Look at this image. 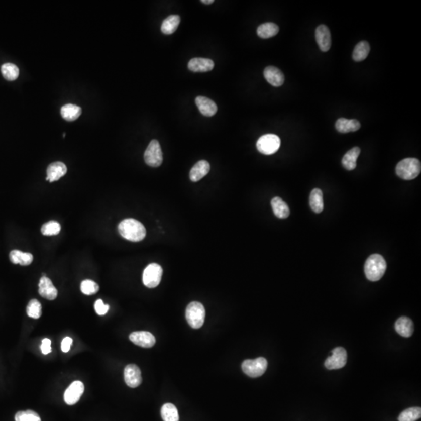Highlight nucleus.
<instances>
[{"instance_id":"nucleus-36","label":"nucleus","mask_w":421,"mask_h":421,"mask_svg":"<svg viewBox=\"0 0 421 421\" xmlns=\"http://www.w3.org/2000/svg\"><path fill=\"white\" fill-rule=\"evenodd\" d=\"M16 421H42L39 415L35 411H19L15 415Z\"/></svg>"},{"instance_id":"nucleus-14","label":"nucleus","mask_w":421,"mask_h":421,"mask_svg":"<svg viewBox=\"0 0 421 421\" xmlns=\"http://www.w3.org/2000/svg\"><path fill=\"white\" fill-rule=\"evenodd\" d=\"M39 288V294L45 299H49V300H54L57 297V289L48 277L42 276L41 278Z\"/></svg>"},{"instance_id":"nucleus-33","label":"nucleus","mask_w":421,"mask_h":421,"mask_svg":"<svg viewBox=\"0 0 421 421\" xmlns=\"http://www.w3.org/2000/svg\"><path fill=\"white\" fill-rule=\"evenodd\" d=\"M27 314L34 319H39L42 316V305L39 300L33 299L28 303Z\"/></svg>"},{"instance_id":"nucleus-30","label":"nucleus","mask_w":421,"mask_h":421,"mask_svg":"<svg viewBox=\"0 0 421 421\" xmlns=\"http://www.w3.org/2000/svg\"><path fill=\"white\" fill-rule=\"evenodd\" d=\"M161 416L164 421H179V413L173 404L165 403L161 409Z\"/></svg>"},{"instance_id":"nucleus-8","label":"nucleus","mask_w":421,"mask_h":421,"mask_svg":"<svg viewBox=\"0 0 421 421\" xmlns=\"http://www.w3.org/2000/svg\"><path fill=\"white\" fill-rule=\"evenodd\" d=\"M162 268L155 263L150 264L143 273V282L148 288H155L159 285L162 276Z\"/></svg>"},{"instance_id":"nucleus-17","label":"nucleus","mask_w":421,"mask_h":421,"mask_svg":"<svg viewBox=\"0 0 421 421\" xmlns=\"http://www.w3.org/2000/svg\"><path fill=\"white\" fill-rule=\"evenodd\" d=\"M264 76L267 81L274 87H280L283 84L285 77L282 72L275 66H268L264 70Z\"/></svg>"},{"instance_id":"nucleus-3","label":"nucleus","mask_w":421,"mask_h":421,"mask_svg":"<svg viewBox=\"0 0 421 421\" xmlns=\"http://www.w3.org/2000/svg\"><path fill=\"white\" fill-rule=\"evenodd\" d=\"M420 171V162L414 158L403 159L398 162L395 168L397 176L405 180H411L417 177Z\"/></svg>"},{"instance_id":"nucleus-21","label":"nucleus","mask_w":421,"mask_h":421,"mask_svg":"<svg viewBox=\"0 0 421 421\" xmlns=\"http://www.w3.org/2000/svg\"><path fill=\"white\" fill-rule=\"evenodd\" d=\"M360 128V124L357 120L340 118L336 121V129L342 134L355 132Z\"/></svg>"},{"instance_id":"nucleus-40","label":"nucleus","mask_w":421,"mask_h":421,"mask_svg":"<svg viewBox=\"0 0 421 421\" xmlns=\"http://www.w3.org/2000/svg\"><path fill=\"white\" fill-rule=\"evenodd\" d=\"M200 2H201L202 4H207V5H208V4H213V3H214V0H202Z\"/></svg>"},{"instance_id":"nucleus-12","label":"nucleus","mask_w":421,"mask_h":421,"mask_svg":"<svg viewBox=\"0 0 421 421\" xmlns=\"http://www.w3.org/2000/svg\"><path fill=\"white\" fill-rule=\"evenodd\" d=\"M129 338L133 343L143 348H151L156 342L155 336L152 333L145 331L134 332L130 335Z\"/></svg>"},{"instance_id":"nucleus-32","label":"nucleus","mask_w":421,"mask_h":421,"mask_svg":"<svg viewBox=\"0 0 421 421\" xmlns=\"http://www.w3.org/2000/svg\"><path fill=\"white\" fill-rule=\"evenodd\" d=\"M421 416L420 407H412L405 409L398 416V421H416Z\"/></svg>"},{"instance_id":"nucleus-4","label":"nucleus","mask_w":421,"mask_h":421,"mask_svg":"<svg viewBox=\"0 0 421 421\" xmlns=\"http://www.w3.org/2000/svg\"><path fill=\"white\" fill-rule=\"evenodd\" d=\"M186 319L190 327L198 329L202 327L205 319V309L199 302H192L186 310Z\"/></svg>"},{"instance_id":"nucleus-23","label":"nucleus","mask_w":421,"mask_h":421,"mask_svg":"<svg viewBox=\"0 0 421 421\" xmlns=\"http://www.w3.org/2000/svg\"><path fill=\"white\" fill-rule=\"evenodd\" d=\"M360 154V149L358 147L352 148L343 156L342 163L343 167L347 170L351 171L357 167V160Z\"/></svg>"},{"instance_id":"nucleus-35","label":"nucleus","mask_w":421,"mask_h":421,"mask_svg":"<svg viewBox=\"0 0 421 421\" xmlns=\"http://www.w3.org/2000/svg\"><path fill=\"white\" fill-rule=\"evenodd\" d=\"M80 290L84 294L87 296L95 294L99 290V286L94 281L87 280L83 281L80 285Z\"/></svg>"},{"instance_id":"nucleus-15","label":"nucleus","mask_w":421,"mask_h":421,"mask_svg":"<svg viewBox=\"0 0 421 421\" xmlns=\"http://www.w3.org/2000/svg\"><path fill=\"white\" fill-rule=\"evenodd\" d=\"M214 66V62L206 58H193L188 63V69L194 73L211 71L213 70Z\"/></svg>"},{"instance_id":"nucleus-5","label":"nucleus","mask_w":421,"mask_h":421,"mask_svg":"<svg viewBox=\"0 0 421 421\" xmlns=\"http://www.w3.org/2000/svg\"><path fill=\"white\" fill-rule=\"evenodd\" d=\"M267 367L268 362L264 357H258L254 360H246L242 364L243 371L251 378H258L263 375L266 371Z\"/></svg>"},{"instance_id":"nucleus-18","label":"nucleus","mask_w":421,"mask_h":421,"mask_svg":"<svg viewBox=\"0 0 421 421\" xmlns=\"http://www.w3.org/2000/svg\"><path fill=\"white\" fill-rule=\"evenodd\" d=\"M67 172L66 165L61 162H56L50 164L47 169L46 180L52 182L57 181L60 178L64 176Z\"/></svg>"},{"instance_id":"nucleus-13","label":"nucleus","mask_w":421,"mask_h":421,"mask_svg":"<svg viewBox=\"0 0 421 421\" xmlns=\"http://www.w3.org/2000/svg\"><path fill=\"white\" fill-rule=\"evenodd\" d=\"M315 38L322 52H328L330 49L332 41H331L330 31L327 26L320 25L318 27L315 32Z\"/></svg>"},{"instance_id":"nucleus-7","label":"nucleus","mask_w":421,"mask_h":421,"mask_svg":"<svg viewBox=\"0 0 421 421\" xmlns=\"http://www.w3.org/2000/svg\"><path fill=\"white\" fill-rule=\"evenodd\" d=\"M145 163L151 167H159L163 161L162 148L157 140H152L145 152Z\"/></svg>"},{"instance_id":"nucleus-27","label":"nucleus","mask_w":421,"mask_h":421,"mask_svg":"<svg viewBox=\"0 0 421 421\" xmlns=\"http://www.w3.org/2000/svg\"><path fill=\"white\" fill-rule=\"evenodd\" d=\"M310 205L315 213H321L323 211L324 208L323 193L320 189L315 188L312 190L310 195Z\"/></svg>"},{"instance_id":"nucleus-24","label":"nucleus","mask_w":421,"mask_h":421,"mask_svg":"<svg viewBox=\"0 0 421 421\" xmlns=\"http://www.w3.org/2000/svg\"><path fill=\"white\" fill-rule=\"evenodd\" d=\"M271 204L274 214L279 219H286L289 216V207L281 197H274L271 201Z\"/></svg>"},{"instance_id":"nucleus-39","label":"nucleus","mask_w":421,"mask_h":421,"mask_svg":"<svg viewBox=\"0 0 421 421\" xmlns=\"http://www.w3.org/2000/svg\"><path fill=\"white\" fill-rule=\"evenodd\" d=\"M72 344H73V340H72V338H64V339H63V341H62V351H63V353H67V352L70 351V347H71Z\"/></svg>"},{"instance_id":"nucleus-31","label":"nucleus","mask_w":421,"mask_h":421,"mask_svg":"<svg viewBox=\"0 0 421 421\" xmlns=\"http://www.w3.org/2000/svg\"><path fill=\"white\" fill-rule=\"evenodd\" d=\"M1 71L4 78L10 81L16 80L20 73L19 68L13 63H5L3 65Z\"/></svg>"},{"instance_id":"nucleus-22","label":"nucleus","mask_w":421,"mask_h":421,"mask_svg":"<svg viewBox=\"0 0 421 421\" xmlns=\"http://www.w3.org/2000/svg\"><path fill=\"white\" fill-rule=\"evenodd\" d=\"M10 260L15 265L27 266V265H31L33 261V255L30 253H25L18 250H14L10 253Z\"/></svg>"},{"instance_id":"nucleus-29","label":"nucleus","mask_w":421,"mask_h":421,"mask_svg":"<svg viewBox=\"0 0 421 421\" xmlns=\"http://www.w3.org/2000/svg\"><path fill=\"white\" fill-rule=\"evenodd\" d=\"M370 52V45L366 41L359 42L353 52V59L354 61H363L368 56Z\"/></svg>"},{"instance_id":"nucleus-25","label":"nucleus","mask_w":421,"mask_h":421,"mask_svg":"<svg viewBox=\"0 0 421 421\" xmlns=\"http://www.w3.org/2000/svg\"><path fill=\"white\" fill-rule=\"evenodd\" d=\"M81 114V108L76 104H66L61 108L62 117L69 122L77 120Z\"/></svg>"},{"instance_id":"nucleus-10","label":"nucleus","mask_w":421,"mask_h":421,"mask_svg":"<svg viewBox=\"0 0 421 421\" xmlns=\"http://www.w3.org/2000/svg\"><path fill=\"white\" fill-rule=\"evenodd\" d=\"M84 392V385L81 381H76L66 390L64 393V401L67 405H72L80 400V397Z\"/></svg>"},{"instance_id":"nucleus-11","label":"nucleus","mask_w":421,"mask_h":421,"mask_svg":"<svg viewBox=\"0 0 421 421\" xmlns=\"http://www.w3.org/2000/svg\"><path fill=\"white\" fill-rule=\"evenodd\" d=\"M124 380L127 386L137 388L142 382L141 370L135 364H129L124 370Z\"/></svg>"},{"instance_id":"nucleus-20","label":"nucleus","mask_w":421,"mask_h":421,"mask_svg":"<svg viewBox=\"0 0 421 421\" xmlns=\"http://www.w3.org/2000/svg\"><path fill=\"white\" fill-rule=\"evenodd\" d=\"M210 171V164L205 160L199 161L193 165L190 172V179L192 182H197L204 177Z\"/></svg>"},{"instance_id":"nucleus-37","label":"nucleus","mask_w":421,"mask_h":421,"mask_svg":"<svg viewBox=\"0 0 421 421\" xmlns=\"http://www.w3.org/2000/svg\"><path fill=\"white\" fill-rule=\"evenodd\" d=\"M94 309H95L96 313L97 314L104 315L109 311L110 306L107 304H104L101 299H97V301L94 303Z\"/></svg>"},{"instance_id":"nucleus-19","label":"nucleus","mask_w":421,"mask_h":421,"mask_svg":"<svg viewBox=\"0 0 421 421\" xmlns=\"http://www.w3.org/2000/svg\"><path fill=\"white\" fill-rule=\"evenodd\" d=\"M395 329L398 335L402 337L409 338L412 336L414 328L410 319L401 317L395 322Z\"/></svg>"},{"instance_id":"nucleus-16","label":"nucleus","mask_w":421,"mask_h":421,"mask_svg":"<svg viewBox=\"0 0 421 421\" xmlns=\"http://www.w3.org/2000/svg\"><path fill=\"white\" fill-rule=\"evenodd\" d=\"M195 102H196L200 114L204 115V117H213L217 113V106L210 98L203 97V96H198V97H196Z\"/></svg>"},{"instance_id":"nucleus-28","label":"nucleus","mask_w":421,"mask_h":421,"mask_svg":"<svg viewBox=\"0 0 421 421\" xmlns=\"http://www.w3.org/2000/svg\"><path fill=\"white\" fill-rule=\"evenodd\" d=\"M279 28L274 23H265L260 25L257 30L258 36L261 39H269L279 33Z\"/></svg>"},{"instance_id":"nucleus-9","label":"nucleus","mask_w":421,"mask_h":421,"mask_svg":"<svg viewBox=\"0 0 421 421\" xmlns=\"http://www.w3.org/2000/svg\"><path fill=\"white\" fill-rule=\"evenodd\" d=\"M333 355L328 357L325 366L329 370L341 369L347 362V353L343 347H336L332 351Z\"/></svg>"},{"instance_id":"nucleus-34","label":"nucleus","mask_w":421,"mask_h":421,"mask_svg":"<svg viewBox=\"0 0 421 421\" xmlns=\"http://www.w3.org/2000/svg\"><path fill=\"white\" fill-rule=\"evenodd\" d=\"M44 236H56L61 231V226L56 221H50L45 223L41 229Z\"/></svg>"},{"instance_id":"nucleus-2","label":"nucleus","mask_w":421,"mask_h":421,"mask_svg":"<svg viewBox=\"0 0 421 421\" xmlns=\"http://www.w3.org/2000/svg\"><path fill=\"white\" fill-rule=\"evenodd\" d=\"M385 258L380 254H374L367 258L364 265V272L368 280L377 282L382 278L386 271Z\"/></svg>"},{"instance_id":"nucleus-6","label":"nucleus","mask_w":421,"mask_h":421,"mask_svg":"<svg viewBox=\"0 0 421 421\" xmlns=\"http://www.w3.org/2000/svg\"><path fill=\"white\" fill-rule=\"evenodd\" d=\"M280 138L275 134L263 135L257 142L258 152L267 155L275 154L280 148Z\"/></svg>"},{"instance_id":"nucleus-1","label":"nucleus","mask_w":421,"mask_h":421,"mask_svg":"<svg viewBox=\"0 0 421 421\" xmlns=\"http://www.w3.org/2000/svg\"><path fill=\"white\" fill-rule=\"evenodd\" d=\"M119 233L126 240L139 242L145 239L146 230L144 225L134 219L123 220L118 226Z\"/></svg>"},{"instance_id":"nucleus-26","label":"nucleus","mask_w":421,"mask_h":421,"mask_svg":"<svg viewBox=\"0 0 421 421\" xmlns=\"http://www.w3.org/2000/svg\"><path fill=\"white\" fill-rule=\"evenodd\" d=\"M180 24V18L178 15H170L165 18L161 26V31L165 35H172L176 32Z\"/></svg>"},{"instance_id":"nucleus-38","label":"nucleus","mask_w":421,"mask_h":421,"mask_svg":"<svg viewBox=\"0 0 421 421\" xmlns=\"http://www.w3.org/2000/svg\"><path fill=\"white\" fill-rule=\"evenodd\" d=\"M41 350L44 355H47L49 353L52 352V348H51V340L49 339H44L42 342V346H41Z\"/></svg>"}]
</instances>
